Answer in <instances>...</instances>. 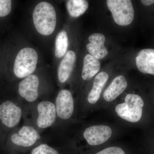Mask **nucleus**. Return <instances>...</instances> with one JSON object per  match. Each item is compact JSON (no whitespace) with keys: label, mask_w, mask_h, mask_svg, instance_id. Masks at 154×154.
<instances>
[{"label":"nucleus","mask_w":154,"mask_h":154,"mask_svg":"<svg viewBox=\"0 0 154 154\" xmlns=\"http://www.w3.org/2000/svg\"><path fill=\"white\" fill-rule=\"evenodd\" d=\"M33 24L38 33L48 36L53 33L56 25L57 16L53 6L47 2H41L33 11Z\"/></svg>","instance_id":"f257e3e1"},{"label":"nucleus","mask_w":154,"mask_h":154,"mask_svg":"<svg viewBox=\"0 0 154 154\" xmlns=\"http://www.w3.org/2000/svg\"><path fill=\"white\" fill-rule=\"evenodd\" d=\"M113 130L109 125H97L87 128L83 132V137L87 143L92 146L101 145L110 139Z\"/></svg>","instance_id":"423d86ee"},{"label":"nucleus","mask_w":154,"mask_h":154,"mask_svg":"<svg viewBox=\"0 0 154 154\" xmlns=\"http://www.w3.org/2000/svg\"><path fill=\"white\" fill-rule=\"evenodd\" d=\"M127 86V82L124 76L115 77L104 91L103 99L106 102H113L124 92Z\"/></svg>","instance_id":"9b49d317"},{"label":"nucleus","mask_w":154,"mask_h":154,"mask_svg":"<svg viewBox=\"0 0 154 154\" xmlns=\"http://www.w3.org/2000/svg\"><path fill=\"white\" fill-rule=\"evenodd\" d=\"M76 61V54L72 51L66 52L58 69V78L60 82H66L72 72Z\"/></svg>","instance_id":"2eb2a0df"},{"label":"nucleus","mask_w":154,"mask_h":154,"mask_svg":"<svg viewBox=\"0 0 154 154\" xmlns=\"http://www.w3.org/2000/svg\"><path fill=\"white\" fill-rule=\"evenodd\" d=\"M144 102L139 95L127 94L124 101L116 105L115 112L119 118L129 123H137L142 117Z\"/></svg>","instance_id":"f03ea898"},{"label":"nucleus","mask_w":154,"mask_h":154,"mask_svg":"<svg viewBox=\"0 0 154 154\" xmlns=\"http://www.w3.org/2000/svg\"><path fill=\"white\" fill-rule=\"evenodd\" d=\"M100 63L99 60L91 54H88L85 56L83 61V68L82 77L83 80L88 81L91 79L100 69Z\"/></svg>","instance_id":"dca6fc26"},{"label":"nucleus","mask_w":154,"mask_h":154,"mask_svg":"<svg viewBox=\"0 0 154 154\" xmlns=\"http://www.w3.org/2000/svg\"><path fill=\"white\" fill-rule=\"evenodd\" d=\"M89 40L91 43L87 45V48L91 55L98 60L105 57L108 51L104 45L105 36L102 33H94L89 36Z\"/></svg>","instance_id":"f8f14e48"},{"label":"nucleus","mask_w":154,"mask_h":154,"mask_svg":"<svg viewBox=\"0 0 154 154\" xmlns=\"http://www.w3.org/2000/svg\"><path fill=\"white\" fill-rule=\"evenodd\" d=\"M95 154H126L123 149L118 146L108 147Z\"/></svg>","instance_id":"412c9836"},{"label":"nucleus","mask_w":154,"mask_h":154,"mask_svg":"<svg viewBox=\"0 0 154 154\" xmlns=\"http://www.w3.org/2000/svg\"><path fill=\"white\" fill-rule=\"evenodd\" d=\"M38 116L36 124L38 127L45 128L55 122L57 113L55 105L49 101H42L37 105Z\"/></svg>","instance_id":"1a4fd4ad"},{"label":"nucleus","mask_w":154,"mask_h":154,"mask_svg":"<svg viewBox=\"0 0 154 154\" xmlns=\"http://www.w3.org/2000/svg\"><path fill=\"white\" fill-rule=\"evenodd\" d=\"M107 7L114 22L120 26L131 24L134 18V10L130 0H107Z\"/></svg>","instance_id":"20e7f679"},{"label":"nucleus","mask_w":154,"mask_h":154,"mask_svg":"<svg viewBox=\"0 0 154 154\" xmlns=\"http://www.w3.org/2000/svg\"><path fill=\"white\" fill-rule=\"evenodd\" d=\"M89 4L85 0H69L66 2V8L70 16L72 17H79L83 15L88 10Z\"/></svg>","instance_id":"f3484780"},{"label":"nucleus","mask_w":154,"mask_h":154,"mask_svg":"<svg viewBox=\"0 0 154 154\" xmlns=\"http://www.w3.org/2000/svg\"><path fill=\"white\" fill-rule=\"evenodd\" d=\"M38 61L36 51L31 48L21 49L15 59L14 71L15 75L19 79L26 78L35 71Z\"/></svg>","instance_id":"7ed1b4c3"},{"label":"nucleus","mask_w":154,"mask_h":154,"mask_svg":"<svg viewBox=\"0 0 154 154\" xmlns=\"http://www.w3.org/2000/svg\"><path fill=\"white\" fill-rule=\"evenodd\" d=\"M141 2L145 6H150L154 3V0H142Z\"/></svg>","instance_id":"4be33fe9"},{"label":"nucleus","mask_w":154,"mask_h":154,"mask_svg":"<svg viewBox=\"0 0 154 154\" xmlns=\"http://www.w3.org/2000/svg\"><path fill=\"white\" fill-rule=\"evenodd\" d=\"M56 109L57 116L64 120L72 117L75 109V103L71 92L68 90L60 91L56 99Z\"/></svg>","instance_id":"0eeeda50"},{"label":"nucleus","mask_w":154,"mask_h":154,"mask_svg":"<svg viewBox=\"0 0 154 154\" xmlns=\"http://www.w3.org/2000/svg\"><path fill=\"white\" fill-rule=\"evenodd\" d=\"M136 63L141 72L154 75V49L141 50L136 57Z\"/></svg>","instance_id":"ddd939ff"},{"label":"nucleus","mask_w":154,"mask_h":154,"mask_svg":"<svg viewBox=\"0 0 154 154\" xmlns=\"http://www.w3.org/2000/svg\"><path fill=\"white\" fill-rule=\"evenodd\" d=\"M31 154H59L55 149L46 144H42L35 148L31 151Z\"/></svg>","instance_id":"6ab92c4d"},{"label":"nucleus","mask_w":154,"mask_h":154,"mask_svg":"<svg viewBox=\"0 0 154 154\" xmlns=\"http://www.w3.org/2000/svg\"><path fill=\"white\" fill-rule=\"evenodd\" d=\"M12 8V1L0 0V17L8 16L11 13Z\"/></svg>","instance_id":"aec40b11"},{"label":"nucleus","mask_w":154,"mask_h":154,"mask_svg":"<svg viewBox=\"0 0 154 154\" xmlns=\"http://www.w3.org/2000/svg\"><path fill=\"white\" fill-rule=\"evenodd\" d=\"M68 37L66 31H61L57 36L55 40V55L60 58L64 56L68 47Z\"/></svg>","instance_id":"a211bd4d"},{"label":"nucleus","mask_w":154,"mask_h":154,"mask_svg":"<svg viewBox=\"0 0 154 154\" xmlns=\"http://www.w3.org/2000/svg\"><path fill=\"white\" fill-rule=\"evenodd\" d=\"M39 79L35 75H30L20 82L18 88L19 95L28 102L35 101L38 97Z\"/></svg>","instance_id":"9d476101"},{"label":"nucleus","mask_w":154,"mask_h":154,"mask_svg":"<svg viewBox=\"0 0 154 154\" xmlns=\"http://www.w3.org/2000/svg\"><path fill=\"white\" fill-rule=\"evenodd\" d=\"M40 138L38 132L33 127L25 125L17 132L12 133L9 137L11 143L15 145L30 147Z\"/></svg>","instance_id":"6e6552de"},{"label":"nucleus","mask_w":154,"mask_h":154,"mask_svg":"<svg viewBox=\"0 0 154 154\" xmlns=\"http://www.w3.org/2000/svg\"><path fill=\"white\" fill-rule=\"evenodd\" d=\"M108 78V75L105 72H101L96 75L94 79L93 87L87 97V101L90 105H95L99 101Z\"/></svg>","instance_id":"4468645a"},{"label":"nucleus","mask_w":154,"mask_h":154,"mask_svg":"<svg viewBox=\"0 0 154 154\" xmlns=\"http://www.w3.org/2000/svg\"><path fill=\"white\" fill-rule=\"evenodd\" d=\"M22 115V109L13 101L7 100L0 103V124L7 129L17 126Z\"/></svg>","instance_id":"39448f33"}]
</instances>
